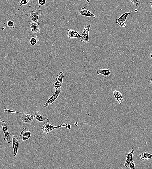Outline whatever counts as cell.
Returning <instances> with one entry per match:
<instances>
[{
  "instance_id": "6da1fadb",
  "label": "cell",
  "mask_w": 152,
  "mask_h": 169,
  "mask_svg": "<svg viewBox=\"0 0 152 169\" xmlns=\"http://www.w3.org/2000/svg\"><path fill=\"white\" fill-rule=\"evenodd\" d=\"M4 110L5 112H10V113L18 114L23 123L26 125H30L33 121L34 118V115L35 112L33 111L20 112L8 109L6 108H5Z\"/></svg>"
},
{
  "instance_id": "7a4b0ae2",
  "label": "cell",
  "mask_w": 152,
  "mask_h": 169,
  "mask_svg": "<svg viewBox=\"0 0 152 169\" xmlns=\"http://www.w3.org/2000/svg\"><path fill=\"white\" fill-rule=\"evenodd\" d=\"M43 14L40 9L33 10L31 13L26 14V19L29 23H39L38 19L39 16Z\"/></svg>"
},
{
  "instance_id": "3957f363",
  "label": "cell",
  "mask_w": 152,
  "mask_h": 169,
  "mask_svg": "<svg viewBox=\"0 0 152 169\" xmlns=\"http://www.w3.org/2000/svg\"><path fill=\"white\" fill-rule=\"evenodd\" d=\"M66 124L64 123L58 126H53L52 124L49 123L47 124H44V125L42 126L41 129V133H44L47 134H49L51 131L55 129L58 130V129L60 128L63 127H66Z\"/></svg>"
},
{
  "instance_id": "277c9868",
  "label": "cell",
  "mask_w": 152,
  "mask_h": 169,
  "mask_svg": "<svg viewBox=\"0 0 152 169\" xmlns=\"http://www.w3.org/2000/svg\"><path fill=\"white\" fill-rule=\"evenodd\" d=\"M0 124L2 126L4 135V140L8 144H10L11 142V141L10 139V133L8 130V127L9 124L5 121L0 119Z\"/></svg>"
},
{
  "instance_id": "5b68a950",
  "label": "cell",
  "mask_w": 152,
  "mask_h": 169,
  "mask_svg": "<svg viewBox=\"0 0 152 169\" xmlns=\"http://www.w3.org/2000/svg\"><path fill=\"white\" fill-rule=\"evenodd\" d=\"M64 77V71H61L57 76L55 79L56 81L53 84L54 88L55 90L58 89H61L63 84V79Z\"/></svg>"
},
{
  "instance_id": "8992f818",
  "label": "cell",
  "mask_w": 152,
  "mask_h": 169,
  "mask_svg": "<svg viewBox=\"0 0 152 169\" xmlns=\"http://www.w3.org/2000/svg\"><path fill=\"white\" fill-rule=\"evenodd\" d=\"M91 25L90 24H88L84 27L83 31L81 35V41L83 42L86 43H89V33L90 31Z\"/></svg>"
},
{
  "instance_id": "52a82bcc",
  "label": "cell",
  "mask_w": 152,
  "mask_h": 169,
  "mask_svg": "<svg viewBox=\"0 0 152 169\" xmlns=\"http://www.w3.org/2000/svg\"><path fill=\"white\" fill-rule=\"evenodd\" d=\"M61 89L55 90V92L53 95L44 104V106L45 108H48V106L51 104H53L56 102L57 98L59 97L60 94Z\"/></svg>"
},
{
  "instance_id": "ba28073f",
  "label": "cell",
  "mask_w": 152,
  "mask_h": 169,
  "mask_svg": "<svg viewBox=\"0 0 152 169\" xmlns=\"http://www.w3.org/2000/svg\"><path fill=\"white\" fill-rule=\"evenodd\" d=\"M34 117L37 121L40 122H43L44 124L49 123V120L45 115L41 114L39 112H35Z\"/></svg>"
},
{
  "instance_id": "9c48e42d",
  "label": "cell",
  "mask_w": 152,
  "mask_h": 169,
  "mask_svg": "<svg viewBox=\"0 0 152 169\" xmlns=\"http://www.w3.org/2000/svg\"><path fill=\"white\" fill-rule=\"evenodd\" d=\"M31 132L28 128H25L20 133V139L23 142L30 140L31 137Z\"/></svg>"
},
{
  "instance_id": "30bf717a",
  "label": "cell",
  "mask_w": 152,
  "mask_h": 169,
  "mask_svg": "<svg viewBox=\"0 0 152 169\" xmlns=\"http://www.w3.org/2000/svg\"><path fill=\"white\" fill-rule=\"evenodd\" d=\"M12 138V146L13 149L14 156L15 157H18V154L19 148V140L17 136L14 135L11 136Z\"/></svg>"
},
{
  "instance_id": "8fae6325",
  "label": "cell",
  "mask_w": 152,
  "mask_h": 169,
  "mask_svg": "<svg viewBox=\"0 0 152 169\" xmlns=\"http://www.w3.org/2000/svg\"><path fill=\"white\" fill-rule=\"evenodd\" d=\"M78 13L81 16L88 17H92L94 19L97 17L96 15L93 14L90 10L86 9L85 7L79 9Z\"/></svg>"
},
{
  "instance_id": "7c38bea8",
  "label": "cell",
  "mask_w": 152,
  "mask_h": 169,
  "mask_svg": "<svg viewBox=\"0 0 152 169\" xmlns=\"http://www.w3.org/2000/svg\"><path fill=\"white\" fill-rule=\"evenodd\" d=\"M67 36L69 39H74L78 38L81 39V35L75 30L69 29L67 32Z\"/></svg>"
},
{
  "instance_id": "4fadbf2b",
  "label": "cell",
  "mask_w": 152,
  "mask_h": 169,
  "mask_svg": "<svg viewBox=\"0 0 152 169\" xmlns=\"http://www.w3.org/2000/svg\"><path fill=\"white\" fill-rule=\"evenodd\" d=\"M134 151V149L132 148L126 157L125 163V166L126 168L129 167L130 164L133 161L132 158Z\"/></svg>"
},
{
  "instance_id": "5bb4252c",
  "label": "cell",
  "mask_w": 152,
  "mask_h": 169,
  "mask_svg": "<svg viewBox=\"0 0 152 169\" xmlns=\"http://www.w3.org/2000/svg\"><path fill=\"white\" fill-rule=\"evenodd\" d=\"M29 25L31 28L30 32L36 34H39L40 32V29H39V23H29Z\"/></svg>"
},
{
  "instance_id": "9a60e30c",
  "label": "cell",
  "mask_w": 152,
  "mask_h": 169,
  "mask_svg": "<svg viewBox=\"0 0 152 169\" xmlns=\"http://www.w3.org/2000/svg\"><path fill=\"white\" fill-rule=\"evenodd\" d=\"M113 92L114 98L119 103V104H122L123 103V96L120 91L116 90H113Z\"/></svg>"
},
{
  "instance_id": "2e32d148",
  "label": "cell",
  "mask_w": 152,
  "mask_h": 169,
  "mask_svg": "<svg viewBox=\"0 0 152 169\" xmlns=\"http://www.w3.org/2000/svg\"><path fill=\"white\" fill-rule=\"evenodd\" d=\"M130 13L126 12L123 14L120 17L116 19V23L119 25L120 23H125L128 16L130 15Z\"/></svg>"
},
{
  "instance_id": "e0dca14e",
  "label": "cell",
  "mask_w": 152,
  "mask_h": 169,
  "mask_svg": "<svg viewBox=\"0 0 152 169\" xmlns=\"http://www.w3.org/2000/svg\"><path fill=\"white\" fill-rule=\"evenodd\" d=\"M97 74L100 76H107L110 75L111 72L108 69H102L98 70L97 71Z\"/></svg>"
},
{
  "instance_id": "ac0fdd59",
  "label": "cell",
  "mask_w": 152,
  "mask_h": 169,
  "mask_svg": "<svg viewBox=\"0 0 152 169\" xmlns=\"http://www.w3.org/2000/svg\"><path fill=\"white\" fill-rule=\"evenodd\" d=\"M140 158L142 161L145 160L152 159V154L148 152H143L139 154Z\"/></svg>"
},
{
  "instance_id": "d6986e66",
  "label": "cell",
  "mask_w": 152,
  "mask_h": 169,
  "mask_svg": "<svg viewBox=\"0 0 152 169\" xmlns=\"http://www.w3.org/2000/svg\"><path fill=\"white\" fill-rule=\"evenodd\" d=\"M16 23L13 22L12 21H9L7 23L6 26L5 27L1 28V30H4L6 28H10V29H14L16 27Z\"/></svg>"
},
{
  "instance_id": "ffe728a7",
  "label": "cell",
  "mask_w": 152,
  "mask_h": 169,
  "mask_svg": "<svg viewBox=\"0 0 152 169\" xmlns=\"http://www.w3.org/2000/svg\"><path fill=\"white\" fill-rule=\"evenodd\" d=\"M32 37L30 40L29 42L30 45L32 46L36 45L37 42L39 41L38 37L37 36H34L31 35Z\"/></svg>"
},
{
  "instance_id": "44dd1931",
  "label": "cell",
  "mask_w": 152,
  "mask_h": 169,
  "mask_svg": "<svg viewBox=\"0 0 152 169\" xmlns=\"http://www.w3.org/2000/svg\"><path fill=\"white\" fill-rule=\"evenodd\" d=\"M30 1V0H26V1H22H22H20V6L19 7V8H18L17 11H16V12L15 15L13 18V21L14 20V19H15V18L16 16L17 15L18 12V11H19V10H20V8L21 7H22V5H27V4H28V3H29Z\"/></svg>"
},
{
  "instance_id": "7402d4cb",
  "label": "cell",
  "mask_w": 152,
  "mask_h": 169,
  "mask_svg": "<svg viewBox=\"0 0 152 169\" xmlns=\"http://www.w3.org/2000/svg\"><path fill=\"white\" fill-rule=\"evenodd\" d=\"M130 1L132 2L133 6L135 7L137 9L139 8V7L143 3L142 0H130Z\"/></svg>"
},
{
  "instance_id": "603a6c76",
  "label": "cell",
  "mask_w": 152,
  "mask_h": 169,
  "mask_svg": "<svg viewBox=\"0 0 152 169\" xmlns=\"http://www.w3.org/2000/svg\"><path fill=\"white\" fill-rule=\"evenodd\" d=\"M38 2L39 5L43 6L46 4V0H39Z\"/></svg>"
},
{
  "instance_id": "cb8c5ba5",
  "label": "cell",
  "mask_w": 152,
  "mask_h": 169,
  "mask_svg": "<svg viewBox=\"0 0 152 169\" xmlns=\"http://www.w3.org/2000/svg\"><path fill=\"white\" fill-rule=\"evenodd\" d=\"M135 164L134 161H132L130 164L129 167L130 169H135Z\"/></svg>"
},
{
  "instance_id": "d4e9b609",
  "label": "cell",
  "mask_w": 152,
  "mask_h": 169,
  "mask_svg": "<svg viewBox=\"0 0 152 169\" xmlns=\"http://www.w3.org/2000/svg\"><path fill=\"white\" fill-rule=\"evenodd\" d=\"M65 128L69 130H71L72 126L70 124H66V126Z\"/></svg>"
},
{
  "instance_id": "484cf974",
  "label": "cell",
  "mask_w": 152,
  "mask_h": 169,
  "mask_svg": "<svg viewBox=\"0 0 152 169\" xmlns=\"http://www.w3.org/2000/svg\"><path fill=\"white\" fill-rule=\"evenodd\" d=\"M78 122H75V123H74V125L75 126H78Z\"/></svg>"
},
{
  "instance_id": "4316f807",
  "label": "cell",
  "mask_w": 152,
  "mask_h": 169,
  "mask_svg": "<svg viewBox=\"0 0 152 169\" xmlns=\"http://www.w3.org/2000/svg\"><path fill=\"white\" fill-rule=\"evenodd\" d=\"M149 83H150L151 84H152V79H151V80L149 81Z\"/></svg>"
},
{
  "instance_id": "83f0119b",
  "label": "cell",
  "mask_w": 152,
  "mask_h": 169,
  "mask_svg": "<svg viewBox=\"0 0 152 169\" xmlns=\"http://www.w3.org/2000/svg\"><path fill=\"white\" fill-rule=\"evenodd\" d=\"M151 8L152 9V1H151Z\"/></svg>"
},
{
  "instance_id": "f1b7e54d",
  "label": "cell",
  "mask_w": 152,
  "mask_h": 169,
  "mask_svg": "<svg viewBox=\"0 0 152 169\" xmlns=\"http://www.w3.org/2000/svg\"><path fill=\"white\" fill-rule=\"evenodd\" d=\"M151 59H152V53L151 54Z\"/></svg>"
},
{
  "instance_id": "f546056e",
  "label": "cell",
  "mask_w": 152,
  "mask_h": 169,
  "mask_svg": "<svg viewBox=\"0 0 152 169\" xmlns=\"http://www.w3.org/2000/svg\"><path fill=\"white\" fill-rule=\"evenodd\" d=\"M86 1L88 2V3H89V2H90V1Z\"/></svg>"
}]
</instances>
